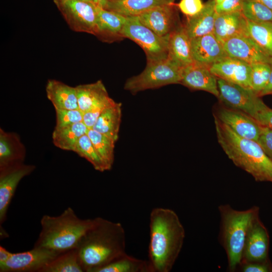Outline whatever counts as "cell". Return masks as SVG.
<instances>
[{
  "label": "cell",
  "mask_w": 272,
  "mask_h": 272,
  "mask_svg": "<svg viewBox=\"0 0 272 272\" xmlns=\"http://www.w3.org/2000/svg\"><path fill=\"white\" fill-rule=\"evenodd\" d=\"M122 225L101 217L93 219L76 249L84 271L97 272L125 252Z\"/></svg>",
  "instance_id": "1"
},
{
  "label": "cell",
  "mask_w": 272,
  "mask_h": 272,
  "mask_svg": "<svg viewBox=\"0 0 272 272\" xmlns=\"http://www.w3.org/2000/svg\"><path fill=\"white\" fill-rule=\"evenodd\" d=\"M149 226L148 260L153 272H169L182 249L184 228L174 211L163 208L152 210Z\"/></svg>",
  "instance_id": "2"
},
{
  "label": "cell",
  "mask_w": 272,
  "mask_h": 272,
  "mask_svg": "<svg viewBox=\"0 0 272 272\" xmlns=\"http://www.w3.org/2000/svg\"><path fill=\"white\" fill-rule=\"evenodd\" d=\"M214 122L218 142L233 163L256 181L272 183V160L257 142L239 136L215 117Z\"/></svg>",
  "instance_id": "3"
},
{
  "label": "cell",
  "mask_w": 272,
  "mask_h": 272,
  "mask_svg": "<svg viewBox=\"0 0 272 272\" xmlns=\"http://www.w3.org/2000/svg\"><path fill=\"white\" fill-rule=\"evenodd\" d=\"M93 222V219L80 218L71 207L57 216L45 215L41 219V229L34 247L60 253L76 249Z\"/></svg>",
  "instance_id": "4"
},
{
  "label": "cell",
  "mask_w": 272,
  "mask_h": 272,
  "mask_svg": "<svg viewBox=\"0 0 272 272\" xmlns=\"http://www.w3.org/2000/svg\"><path fill=\"white\" fill-rule=\"evenodd\" d=\"M221 218L220 239L227 255L228 269L235 271L242 263L247 237L255 220L259 217V208L253 206L243 211L233 209L229 205L219 207Z\"/></svg>",
  "instance_id": "5"
},
{
  "label": "cell",
  "mask_w": 272,
  "mask_h": 272,
  "mask_svg": "<svg viewBox=\"0 0 272 272\" xmlns=\"http://www.w3.org/2000/svg\"><path fill=\"white\" fill-rule=\"evenodd\" d=\"M183 69L168 57L158 61L147 62L145 69L141 73L126 81L124 89L135 94L146 90L180 84Z\"/></svg>",
  "instance_id": "6"
},
{
  "label": "cell",
  "mask_w": 272,
  "mask_h": 272,
  "mask_svg": "<svg viewBox=\"0 0 272 272\" xmlns=\"http://www.w3.org/2000/svg\"><path fill=\"white\" fill-rule=\"evenodd\" d=\"M124 38H128L142 47L147 62L168 57L170 35L161 36L141 22L137 16L127 17L123 30Z\"/></svg>",
  "instance_id": "7"
},
{
  "label": "cell",
  "mask_w": 272,
  "mask_h": 272,
  "mask_svg": "<svg viewBox=\"0 0 272 272\" xmlns=\"http://www.w3.org/2000/svg\"><path fill=\"white\" fill-rule=\"evenodd\" d=\"M219 99L227 107L241 111L255 119L263 101L250 89L218 78Z\"/></svg>",
  "instance_id": "8"
},
{
  "label": "cell",
  "mask_w": 272,
  "mask_h": 272,
  "mask_svg": "<svg viewBox=\"0 0 272 272\" xmlns=\"http://www.w3.org/2000/svg\"><path fill=\"white\" fill-rule=\"evenodd\" d=\"M57 7L72 30L95 35L97 13L93 3L80 0H65Z\"/></svg>",
  "instance_id": "9"
},
{
  "label": "cell",
  "mask_w": 272,
  "mask_h": 272,
  "mask_svg": "<svg viewBox=\"0 0 272 272\" xmlns=\"http://www.w3.org/2000/svg\"><path fill=\"white\" fill-rule=\"evenodd\" d=\"M61 253L34 247L26 251L13 253L10 258L0 264L1 272H40L41 270Z\"/></svg>",
  "instance_id": "10"
},
{
  "label": "cell",
  "mask_w": 272,
  "mask_h": 272,
  "mask_svg": "<svg viewBox=\"0 0 272 272\" xmlns=\"http://www.w3.org/2000/svg\"><path fill=\"white\" fill-rule=\"evenodd\" d=\"M35 166L23 163L0 170V224L7 219L8 209L20 181L30 174Z\"/></svg>",
  "instance_id": "11"
},
{
  "label": "cell",
  "mask_w": 272,
  "mask_h": 272,
  "mask_svg": "<svg viewBox=\"0 0 272 272\" xmlns=\"http://www.w3.org/2000/svg\"><path fill=\"white\" fill-rule=\"evenodd\" d=\"M214 116L239 136L257 141L261 125L248 114L222 104L218 107Z\"/></svg>",
  "instance_id": "12"
},
{
  "label": "cell",
  "mask_w": 272,
  "mask_h": 272,
  "mask_svg": "<svg viewBox=\"0 0 272 272\" xmlns=\"http://www.w3.org/2000/svg\"><path fill=\"white\" fill-rule=\"evenodd\" d=\"M222 44L229 57L249 64L257 62L270 63L272 59V57L265 52L248 36H235L226 40Z\"/></svg>",
  "instance_id": "13"
},
{
  "label": "cell",
  "mask_w": 272,
  "mask_h": 272,
  "mask_svg": "<svg viewBox=\"0 0 272 272\" xmlns=\"http://www.w3.org/2000/svg\"><path fill=\"white\" fill-rule=\"evenodd\" d=\"M144 25L161 36L170 35L180 24L174 3L159 6L137 16Z\"/></svg>",
  "instance_id": "14"
},
{
  "label": "cell",
  "mask_w": 272,
  "mask_h": 272,
  "mask_svg": "<svg viewBox=\"0 0 272 272\" xmlns=\"http://www.w3.org/2000/svg\"><path fill=\"white\" fill-rule=\"evenodd\" d=\"M269 242L267 229L258 217L254 222L247 237L242 263L269 260L268 257Z\"/></svg>",
  "instance_id": "15"
},
{
  "label": "cell",
  "mask_w": 272,
  "mask_h": 272,
  "mask_svg": "<svg viewBox=\"0 0 272 272\" xmlns=\"http://www.w3.org/2000/svg\"><path fill=\"white\" fill-rule=\"evenodd\" d=\"M180 84L190 89L206 91L219 97L218 78L208 65L194 61L185 66Z\"/></svg>",
  "instance_id": "16"
},
{
  "label": "cell",
  "mask_w": 272,
  "mask_h": 272,
  "mask_svg": "<svg viewBox=\"0 0 272 272\" xmlns=\"http://www.w3.org/2000/svg\"><path fill=\"white\" fill-rule=\"evenodd\" d=\"M190 43L194 62L210 67L228 57L214 33L190 39Z\"/></svg>",
  "instance_id": "17"
},
{
  "label": "cell",
  "mask_w": 272,
  "mask_h": 272,
  "mask_svg": "<svg viewBox=\"0 0 272 272\" xmlns=\"http://www.w3.org/2000/svg\"><path fill=\"white\" fill-rule=\"evenodd\" d=\"M210 68L217 78L251 89L250 64L228 56L212 65Z\"/></svg>",
  "instance_id": "18"
},
{
  "label": "cell",
  "mask_w": 272,
  "mask_h": 272,
  "mask_svg": "<svg viewBox=\"0 0 272 272\" xmlns=\"http://www.w3.org/2000/svg\"><path fill=\"white\" fill-rule=\"evenodd\" d=\"M96 10L97 20L95 36L107 43L122 40V30L127 17L97 7Z\"/></svg>",
  "instance_id": "19"
},
{
  "label": "cell",
  "mask_w": 272,
  "mask_h": 272,
  "mask_svg": "<svg viewBox=\"0 0 272 272\" xmlns=\"http://www.w3.org/2000/svg\"><path fill=\"white\" fill-rule=\"evenodd\" d=\"M26 149L19 135L0 128V170L24 163Z\"/></svg>",
  "instance_id": "20"
},
{
  "label": "cell",
  "mask_w": 272,
  "mask_h": 272,
  "mask_svg": "<svg viewBox=\"0 0 272 272\" xmlns=\"http://www.w3.org/2000/svg\"><path fill=\"white\" fill-rule=\"evenodd\" d=\"M213 33L222 43L235 36H248L247 20L241 12L216 13Z\"/></svg>",
  "instance_id": "21"
},
{
  "label": "cell",
  "mask_w": 272,
  "mask_h": 272,
  "mask_svg": "<svg viewBox=\"0 0 272 272\" xmlns=\"http://www.w3.org/2000/svg\"><path fill=\"white\" fill-rule=\"evenodd\" d=\"M216 5L215 0H208L198 13L187 17L186 22L183 26L190 39L214 32Z\"/></svg>",
  "instance_id": "22"
},
{
  "label": "cell",
  "mask_w": 272,
  "mask_h": 272,
  "mask_svg": "<svg viewBox=\"0 0 272 272\" xmlns=\"http://www.w3.org/2000/svg\"><path fill=\"white\" fill-rule=\"evenodd\" d=\"M168 58L182 68L194 62L190 38L183 25L180 24L170 34Z\"/></svg>",
  "instance_id": "23"
},
{
  "label": "cell",
  "mask_w": 272,
  "mask_h": 272,
  "mask_svg": "<svg viewBox=\"0 0 272 272\" xmlns=\"http://www.w3.org/2000/svg\"><path fill=\"white\" fill-rule=\"evenodd\" d=\"M47 98L54 109H79L76 87L59 81L49 79L45 87Z\"/></svg>",
  "instance_id": "24"
},
{
  "label": "cell",
  "mask_w": 272,
  "mask_h": 272,
  "mask_svg": "<svg viewBox=\"0 0 272 272\" xmlns=\"http://www.w3.org/2000/svg\"><path fill=\"white\" fill-rule=\"evenodd\" d=\"M175 0H108L104 9L125 17L138 16L155 7L174 3Z\"/></svg>",
  "instance_id": "25"
},
{
  "label": "cell",
  "mask_w": 272,
  "mask_h": 272,
  "mask_svg": "<svg viewBox=\"0 0 272 272\" xmlns=\"http://www.w3.org/2000/svg\"><path fill=\"white\" fill-rule=\"evenodd\" d=\"M121 103L115 102L106 108L98 118L92 129L116 142L121 123Z\"/></svg>",
  "instance_id": "26"
},
{
  "label": "cell",
  "mask_w": 272,
  "mask_h": 272,
  "mask_svg": "<svg viewBox=\"0 0 272 272\" xmlns=\"http://www.w3.org/2000/svg\"><path fill=\"white\" fill-rule=\"evenodd\" d=\"M79 109L83 113L92 107L109 96L101 80L75 87Z\"/></svg>",
  "instance_id": "27"
},
{
  "label": "cell",
  "mask_w": 272,
  "mask_h": 272,
  "mask_svg": "<svg viewBox=\"0 0 272 272\" xmlns=\"http://www.w3.org/2000/svg\"><path fill=\"white\" fill-rule=\"evenodd\" d=\"M88 129L83 122L54 128L52 135L53 143L60 149L74 152L78 140L87 133Z\"/></svg>",
  "instance_id": "28"
},
{
  "label": "cell",
  "mask_w": 272,
  "mask_h": 272,
  "mask_svg": "<svg viewBox=\"0 0 272 272\" xmlns=\"http://www.w3.org/2000/svg\"><path fill=\"white\" fill-rule=\"evenodd\" d=\"M97 272H153L149 260L138 259L126 253L99 268Z\"/></svg>",
  "instance_id": "29"
},
{
  "label": "cell",
  "mask_w": 272,
  "mask_h": 272,
  "mask_svg": "<svg viewBox=\"0 0 272 272\" xmlns=\"http://www.w3.org/2000/svg\"><path fill=\"white\" fill-rule=\"evenodd\" d=\"M40 272H84L76 249L58 255Z\"/></svg>",
  "instance_id": "30"
},
{
  "label": "cell",
  "mask_w": 272,
  "mask_h": 272,
  "mask_svg": "<svg viewBox=\"0 0 272 272\" xmlns=\"http://www.w3.org/2000/svg\"><path fill=\"white\" fill-rule=\"evenodd\" d=\"M87 133L104 162L107 170H110L114 160V148L116 142L92 128L89 129Z\"/></svg>",
  "instance_id": "31"
},
{
  "label": "cell",
  "mask_w": 272,
  "mask_h": 272,
  "mask_svg": "<svg viewBox=\"0 0 272 272\" xmlns=\"http://www.w3.org/2000/svg\"><path fill=\"white\" fill-rule=\"evenodd\" d=\"M249 37L272 57V23H255L247 20Z\"/></svg>",
  "instance_id": "32"
},
{
  "label": "cell",
  "mask_w": 272,
  "mask_h": 272,
  "mask_svg": "<svg viewBox=\"0 0 272 272\" xmlns=\"http://www.w3.org/2000/svg\"><path fill=\"white\" fill-rule=\"evenodd\" d=\"M74 152L89 161L96 170L101 172L107 171L87 133L79 139Z\"/></svg>",
  "instance_id": "33"
},
{
  "label": "cell",
  "mask_w": 272,
  "mask_h": 272,
  "mask_svg": "<svg viewBox=\"0 0 272 272\" xmlns=\"http://www.w3.org/2000/svg\"><path fill=\"white\" fill-rule=\"evenodd\" d=\"M241 12L246 20L255 23H272V10L253 0H244Z\"/></svg>",
  "instance_id": "34"
},
{
  "label": "cell",
  "mask_w": 272,
  "mask_h": 272,
  "mask_svg": "<svg viewBox=\"0 0 272 272\" xmlns=\"http://www.w3.org/2000/svg\"><path fill=\"white\" fill-rule=\"evenodd\" d=\"M251 67V89L258 95L266 86L269 78L270 64L269 63L257 62L250 64Z\"/></svg>",
  "instance_id": "35"
},
{
  "label": "cell",
  "mask_w": 272,
  "mask_h": 272,
  "mask_svg": "<svg viewBox=\"0 0 272 272\" xmlns=\"http://www.w3.org/2000/svg\"><path fill=\"white\" fill-rule=\"evenodd\" d=\"M56 125L54 128H61L83 122V112L80 109H55Z\"/></svg>",
  "instance_id": "36"
},
{
  "label": "cell",
  "mask_w": 272,
  "mask_h": 272,
  "mask_svg": "<svg viewBox=\"0 0 272 272\" xmlns=\"http://www.w3.org/2000/svg\"><path fill=\"white\" fill-rule=\"evenodd\" d=\"M115 101L109 96L84 113L83 122L90 129L92 128L103 112Z\"/></svg>",
  "instance_id": "37"
},
{
  "label": "cell",
  "mask_w": 272,
  "mask_h": 272,
  "mask_svg": "<svg viewBox=\"0 0 272 272\" xmlns=\"http://www.w3.org/2000/svg\"><path fill=\"white\" fill-rule=\"evenodd\" d=\"M257 142L266 155L272 160V129L261 125Z\"/></svg>",
  "instance_id": "38"
},
{
  "label": "cell",
  "mask_w": 272,
  "mask_h": 272,
  "mask_svg": "<svg viewBox=\"0 0 272 272\" xmlns=\"http://www.w3.org/2000/svg\"><path fill=\"white\" fill-rule=\"evenodd\" d=\"M204 4L201 0H181L177 7L187 17L193 16L203 8Z\"/></svg>",
  "instance_id": "39"
},
{
  "label": "cell",
  "mask_w": 272,
  "mask_h": 272,
  "mask_svg": "<svg viewBox=\"0 0 272 272\" xmlns=\"http://www.w3.org/2000/svg\"><path fill=\"white\" fill-rule=\"evenodd\" d=\"M244 0H224L216 4L215 11L217 14L241 12Z\"/></svg>",
  "instance_id": "40"
},
{
  "label": "cell",
  "mask_w": 272,
  "mask_h": 272,
  "mask_svg": "<svg viewBox=\"0 0 272 272\" xmlns=\"http://www.w3.org/2000/svg\"><path fill=\"white\" fill-rule=\"evenodd\" d=\"M243 272H270L272 264L269 260L263 262H242L239 266Z\"/></svg>",
  "instance_id": "41"
},
{
  "label": "cell",
  "mask_w": 272,
  "mask_h": 272,
  "mask_svg": "<svg viewBox=\"0 0 272 272\" xmlns=\"http://www.w3.org/2000/svg\"><path fill=\"white\" fill-rule=\"evenodd\" d=\"M255 120L261 125L272 129V109L263 102L259 107Z\"/></svg>",
  "instance_id": "42"
},
{
  "label": "cell",
  "mask_w": 272,
  "mask_h": 272,
  "mask_svg": "<svg viewBox=\"0 0 272 272\" xmlns=\"http://www.w3.org/2000/svg\"><path fill=\"white\" fill-rule=\"evenodd\" d=\"M270 64L271 69L268 81L264 88L258 94V96L260 97L272 94V59L270 62Z\"/></svg>",
  "instance_id": "43"
},
{
  "label": "cell",
  "mask_w": 272,
  "mask_h": 272,
  "mask_svg": "<svg viewBox=\"0 0 272 272\" xmlns=\"http://www.w3.org/2000/svg\"><path fill=\"white\" fill-rule=\"evenodd\" d=\"M13 253L8 250L6 248L0 246V264L6 262L12 256Z\"/></svg>",
  "instance_id": "44"
},
{
  "label": "cell",
  "mask_w": 272,
  "mask_h": 272,
  "mask_svg": "<svg viewBox=\"0 0 272 272\" xmlns=\"http://www.w3.org/2000/svg\"><path fill=\"white\" fill-rule=\"evenodd\" d=\"M108 0H92L93 3L97 7L104 9Z\"/></svg>",
  "instance_id": "45"
},
{
  "label": "cell",
  "mask_w": 272,
  "mask_h": 272,
  "mask_svg": "<svg viewBox=\"0 0 272 272\" xmlns=\"http://www.w3.org/2000/svg\"><path fill=\"white\" fill-rule=\"evenodd\" d=\"M267 7L272 10V0H253Z\"/></svg>",
  "instance_id": "46"
},
{
  "label": "cell",
  "mask_w": 272,
  "mask_h": 272,
  "mask_svg": "<svg viewBox=\"0 0 272 272\" xmlns=\"http://www.w3.org/2000/svg\"><path fill=\"white\" fill-rule=\"evenodd\" d=\"M56 6H58L65 0H53Z\"/></svg>",
  "instance_id": "47"
},
{
  "label": "cell",
  "mask_w": 272,
  "mask_h": 272,
  "mask_svg": "<svg viewBox=\"0 0 272 272\" xmlns=\"http://www.w3.org/2000/svg\"><path fill=\"white\" fill-rule=\"evenodd\" d=\"M223 1L224 0H215L216 4H218L220 3H221L222 2H223Z\"/></svg>",
  "instance_id": "48"
},
{
  "label": "cell",
  "mask_w": 272,
  "mask_h": 272,
  "mask_svg": "<svg viewBox=\"0 0 272 272\" xmlns=\"http://www.w3.org/2000/svg\"><path fill=\"white\" fill-rule=\"evenodd\" d=\"M80 1H84V2H89V3H92V0H80Z\"/></svg>",
  "instance_id": "49"
}]
</instances>
